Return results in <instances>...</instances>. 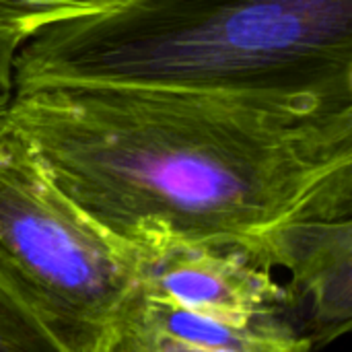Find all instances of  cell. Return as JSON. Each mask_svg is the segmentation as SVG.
Listing matches in <instances>:
<instances>
[{"label": "cell", "instance_id": "6da1fadb", "mask_svg": "<svg viewBox=\"0 0 352 352\" xmlns=\"http://www.w3.org/2000/svg\"><path fill=\"white\" fill-rule=\"evenodd\" d=\"M6 116L52 184L132 252L231 245L262 262L283 225L352 196V113L54 85L14 93Z\"/></svg>", "mask_w": 352, "mask_h": 352}, {"label": "cell", "instance_id": "52a82bcc", "mask_svg": "<svg viewBox=\"0 0 352 352\" xmlns=\"http://www.w3.org/2000/svg\"><path fill=\"white\" fill-rule=\"evenodd\" d=\"M122 0H0V66L14 70L16 52L43 29L107 10Z\"/></svg>", "mask_w": 352, "mask_h": 352}, {"label": "cell", "instance_id": "277c9868", "mask_svg": "<svg viewBox=\"0 0 352 352\" xmlns=\"http://www.w3.org/2000/svg\"><path fill=\"white\" fill-rule=\"evenodd\" d=\"M262 262L289 272L285 318L311 352L352 326V196L332 200L287 225L268 241Z\"/></svg>", "mask_w": 352, "mask_h": 352}, {"label": "cell", "instance_id": "3957f363", "mask_svg": "<svg viewBox=\"0 0 352 352\" xmlns=\"http://www.w3.org/2000/svg\"><path fill=\"white\" fill-rule=\"evenodd\" d=\"M0 287L66 352H103L140 297L136 254L45 175L0 116Z\"/></svg>", "mask_w": 352, "mask_h": 352}, {"label": "cell", "instance_id": "5b68a950", "mask_svg": "<svg viewBox=\"0 0 352 352\" xmlns=\"http://www.w3.org/2000/svg\"><path fill=\"white\" fill-rule=\"evenodd\" d=\"M134 254L146 299L229 320L285 316V285L241 248L163 245Z\"/></svg>", "mask_w": 352, "mask_h": 352}, {"label": "cell", "instance_id": "7a4b0ae2", "mask_svg": "<svg viewBox=\"0 0 352 352\" xmlns=\"http://www.w3.org/2000/svg\"><path fill=\"white\" fill-rule=\"evenodd\" d=\"M14 93L136 87L352 113V0H122L52 25L14 58Z\"/></svg>", "mask_w": 352, "mask_h": 352}, {"label": "cell", "instance_id": "30bf717a", "mask_svg": "<svg viewBox=\"0 0 352 352\" xmlns=\"http://www.w3.org/2000/svg\"><path fill=\"white\" fill-rule=\"evenodd\" d=\"M103 352H142V349L138 346L136 338L128 332V330H120L118 336L107 344V349Z\"/></svg>", "mask_w": 352, "mask_h": 352}, {"label": "cell", "instance_id": "9c48e42d", "mask_svg": "<svg viewBox=\"0 0 352 352\" xmlns=\"http://www.w3.org/2000/svg\"><path fill=\"white\" fill-rule=\"evenodd\" d=\"M12 68L0 66V116L6 113L10 99L14 95V80H12Z\"/></svg>", "mask_w": 352, "mask_h": 352}, {"label": "cell", "instance_id": "ba28073f", "mask_svg": "<svg viewBox=\"0 0 352 352\" xmlns=\"http://www.w3.org/2000/svg\"><path fill=\"white\" fill-rule=\"evenodd\" d=\"M0 352L66 351L4 287H0Z\"/></svg>", "mask_w": 352, "mask_h": 352}, {"label": "cell", "instance_id": "8992f818", "mask_svg": "<svg viewBox=\"0 0 352 352\" xmlns=\"http://www.w3.org/2000/svg\"><path fill=\"white\" fill-rule=\"evenodd\" d=\"M124 330L142 352H311L285 316L229 320L138 297Z\"/></svg>", "mask_w": 352, "mask_h": 352}]
</instances>
